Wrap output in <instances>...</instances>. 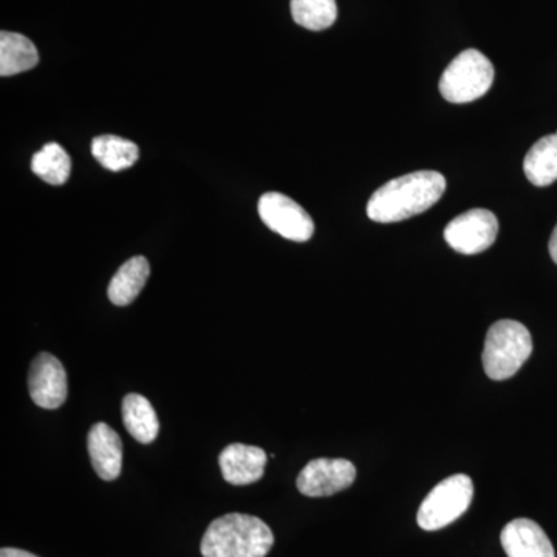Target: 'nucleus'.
<instances>
[{"label": "nucleus", "instance_id": "nucleus-1", "mask_svg": "<svg viewBox=\"0 0 557 557\" xmlns=\"http://www.w3.org/2000/svg\"><path fill=\"white\" fill-rule=\"evenodd\" d=\"M446 180L437 171L410 172L391 180L370 197L368 215L379 223H395L421 214L442 199Z\"/></svg>", "mask_w": 557, "mask_h": 557}, {"label": "nucleus", "instance_id": "nucleus-2", "mask_svg": "<svg viewBox=\"0 0 557 557\" xmlns=\"http://www.w3.org/2000/svg\"><path fill=\"white\" fill-rule=\"evenodd\" d=\"M271 528L255 516H222L208 527L201 539L203 557H265L273 548Z\"/></svg>", "mask_w": 557, "mask_h": 557}, {"label": "nucleus", "instance_id": "nucleus-3", "mask_svg": "<svg viewBox=\"0 0 557 557\" xmlns=\"http://www.w3.org/2000/svg\"><path fill=\"white\" fill-rule=\"evenodd\" d=\"M533 351V339L525 325L502 319L487 330L483 348V368L494 381L511 379L525 364Z\"/></svg>", "mask_w": 557, "mask_h": 557}, {"label": "nucleus", "instance_id": "nucleus-4", "mask_svg": "<svg viewBox=\"0 0 557 557\" xmlns=\"http://www.w3.org/2000/svg\"><path fill=\"white\" fill-rule=\"evenodd\" d=\"M493 83L494 65L482 51L469 49L454 58L443 72L440 94L446 101L465 104L486 95Z\"/></svg>", "mask_w": 557, "mask_h": 557}, {"label": "nucleus", "instance_id": "nucleus-5", "mask_svg": "<svg viewBox=\"0 0 557 557\" xmlns=\"http://www.w3.org/2000/svg\"><path fill=\"white\" fill-rule=\"evenodd\" d=\"M474 497V483L467 474L450 475L440 482L418 509V525L437 531L456 522L468 511Z\"/></svg>", "mask_w": 557, "mask_h": 557}, {"label": "nucleus", "instance_id": "nucleus-6", "mask_svg": "<svg viewBox=\"0 0 557 557\" xmlns=\"http://www.w3.org/2000/svg\"><path fill=\"white\" fill-rule=\"evenodd\" d=\"M262 222L278 236L293 242H307L314 233V222L295 200L284 194H263L259 200Z\"/></svg>", "mask_w": 557, "mask_h": 557}, {"label": "nucleus", "instance_id": "nucleus-7", "mask_svg": "<svg viewBox=\"0 0 557 557\" xmlns=\"http://www.w3.org/2000/svg\"><path fill=\"white\" fill-rule=\"evenodd\" d=\"M498 220L487 209L478 208L450 220L445 228V240L461 255H479L497 239Z\"/></svg>", "mask_w": 557, "mask_h": 557}, {"label": "nucleus", "instance_id": "nucleus-8", "mask_svg": "<svg viewBox=\"0 0 557 557\" xmlns=\"http://www.w3.org/2000/svg\"><path fill=\"white\" fill-rule=\"evenodd\" d=\"M357 468L346 458H317L300 471L298 490L307 497H330L354 485Z\"/></svg>", "mask_w": 557, "mask_h": 557}, {"label": "nucleus", "instance_id": "nucleus-9", "mask_svg": "<svg viewBox=\"0 0 557 557\" xmlns=\"http://www.w3.org/2000/svg\"><path fill=\"white\" fill-rule=\"evenodd\" d=\"M28 391L35 405L42 409H58L67 399V373L60 359L50 354H39L32 362Z\"/></svg>", "mask_w": 557, "mask_h": 557}, {"label": "nucleus", "instance_id": "nucleus-10", "mask_svg": "<svg viewBox=\"0 0 557 557\" xmlns=\"http://www.w3.org/2000/svg\"><path fill=\"white\" fill-rule=\"evenodd\" d=\"M267 453L258 446L234 445L226 446L219 457L223 479L234 486L251 485L259 482L265 472Z\"/></svg>", "mask_w": 557, "mask_h": 557}, {"label": "nucleus", "instance_id": "nucleus-11", "mask_svg": "<svg viewBox=\"0 0 557 557\" xmlns=\"http://www.w3.org/2000/svg\"><path fill=\"white\" fill-rule=\"evenodd\" d=\"M500 542L508 557H556L552 541L534 520H511L502 530Z\"/></svg>", "mask_w": 557, "mask_h": 557}, {"label": "nucleus", "instance_id": "nucleus-12", "mask_svg": "<svg viewBox=\"0 0 557 557\" xmlns=\"http://www.w3.org/2000/svg\"><path fill=\"white\" fill-rule=\"evenodd\" d=\"M89 454L91 467L106 482L119 479L123 467V443L109 424L97 423L90 429Z\"/></svg>", "mask_w": 557, "mask_h": 557}, {"label": "nucleus", "instance_id": "nucleus-13", "mask_svg": "<svg viewBox=\"0 0 557 557\" xmlns=\"http://www.w3.org/2000/svg\"><path fill=\"white\" fill-rule=\"evenodd\" d=\"M149 274L148 259L137 256L127 260L110 281L108 292L110 302L119 307L129 306L145 288Z\"/></svg>", "mask_w": 557, "mask_h": 557}, {"label": "nucleus", "instance_id": "nucleus-14", "mask_svg": "<svg viewBox=\"0 0 557 557\" xmlns=\"http://www.w3.org/2000/svg\"><path fill=\"white\" fill-rule=\"evenodd\" d=\"M121 412L124 426L137 442L149 445L159 435V417L148 398L138 394L126 395L121 405Z\"/></svg>", "mask_w": 557, "mask_h": 557}, {"label": "nucleus", "instance_id": "nucleus-15", "mask_svg": "<svg viewBox=\"0 0 557 557\" xmlns=\"http://www.w3.org/2000/svg\"><path fill=\"white\" fill-rule=\"evenodd\" d=\"M39 62V53L35 44L20 33H0V75H20L35 69Z\"/></svg>", "mask_w": 557, "mask_h": 557}, {"label": "nucleus", "instance_id": "nucleus-16", "mask_svg": "<svg viewBox=\"0 0 557 557\" xmlns=\"http://www.w3.org/2000/svg\"><path fill=\"white\" fill-rule=\"evenodd\" d=\"M523 172L534 186H548L557 180V134L534 143L523 160Z\"/></svg>", "mask_w": 557, "mask_h": 557}, {"label": "nucleus", "instance_id": "nucleus-17", "mask_svg": "<svg viewBox=\"0 0 557 557\" xmlns=\"http://www.w3.org/2000/svg\"><path fill=\"white\" fill-rule=\"evenodd\" d=\"M91 153L101 166L112 172L129 170L137 163L138 146L116 135H100L91 141Z\"/></svg>", "mask_w": 557, "mask_h": 557}, {"label": "nucleus", "instance_id": "nucleus-18", "mask_svg": "<svg viewBox=\"0 0 557 557\" xmlns=\"http://www.w3.org/2000/svg\"><path fill=\"white\" fill-rule=\"evenodd\" d=\"M32 171L49 185L61 186L70 178L72 160L58 143H49L33 156Z\"/></svg>", "mask_w": 557, "mask_h": 557}, {"label": "nucleus", "instance_id": "nucleus-19", "mask_svg": "<svg viewBox=\"0 0 557 557\" xmlns=\"http://www.w3.org/2000/svg\"><path fill=\"white\" fill-rule=\"evenodd\" d=\"M289 9L296 24L311 32L332 27L338 17L336 0H292Z\"/></svg>", "mask_w": 557, "mask_h": 557}, {"label": "nucleus", "instance_id": "nucleus-20", "mask_svg": "<svg viewBox=\"0 0 557 557\" xmlns=\"http://www.w3.org/2000/svg\"><path fill=\"white\" fill-rule=\"evenodd\" d=\"M0 557H38L32 555V553L24 552V549L20 548H2L0 552Z\"/></svg>", "mask_w": 557, "mask_h": 557}, {"label": "nucleus", "instance_id": "nucleus-21", "mask_svg": "<svg viewBox=\"0 0 557 557\" xmlns=\"http://www.w3.org/2000/svg\"><path fill=\"white\" fill-rule=\"evenodd\" d=\"M549 256H552V259L555 260V263L557 265V225L555 231H553L552 239H549Z\"/></svg>", "mask_w": 557, "mask_h": 557}]
</instances>
